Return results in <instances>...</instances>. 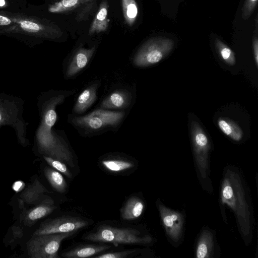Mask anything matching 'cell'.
I'll return each mask as SVG.
<instances>
[{"label":"cell","mask_w":258,"mask_h":258,"mask_svg":"<svg viewBox=\"0 0 258 258\" xmlns=\"http://www.w3.org/2000/svg\"><path fill=\"white\" fill-rule=\"evenodd\" d=\"M220 198L223 205L234 212L239 229L245 241L251 238L252 222L250 203L245 186L239 173L227 169L221 186Z\"/></svg>","instance_id":"cell-1"},{"label":"cell","mask_w":258,"mask_h":258,"mask_svg":"<svg viewBox=\"0 0 258 258\" xmlns=\"http://www.w3.org/2000/svg\"><path fill=\"white\" fill-rule=\"evenodd\" d=\"M61 97H55L45 103L43 106L40 124L36 134V142L39 152L60 160L74 167V157L69 148L58 138L52 128L57 118L55 107Z\"/></svg>","instance_id":"cell-2"},{"label":"cell","mask_w":258,"mask_h":258,"mask_svg":"<svg viewBox=\"0 0 258 258\" xmlns=\"http://www.w3.org/2000/svg\"><path fill=\"white\" fill-rule=\"evenodd\" d=\"M84 239L94 242L118 244H148L152 242V237L137 229L131 227H116L102 225L95 230L88 233Z\"/></svg>","instance_id":"cell-3"},{"label":"cell","mask_w":258,"mask_h":258,"mask_svg":"<svg viewBox=\"0 0 258 258\" xmlns=\"http://www.w3.org/2000/svg\"><path fill=\"white\" fill-rule=\"evenodd\" d=\"M11 17L13 24L1 30V33H19L49 39H55L62 34L56 25L47 20L17 15Z\"/></svg>","instance_id":"cell-4"},{"label":"cell","mask_w":258,"mask_h":258,"mask_svg":"<svg viewBox=\"0 0 258 258\" xmlns=\"http://www.w3.org/2000/svg\"><path fill=\"white\" fill-rule=\"evenodd\" d=\"M174 46V41L164 37H155L146 41L139 48L134 58L137 67H147L159 62L166 56Z\"/></svg>","instance_id":"cell-5"},{"label":"cell","mask_w":258,"mask_h":258,"mask_svg":"<svg viewBox=\"0 0 258 258\" xmlns=\"http://www.w3.org/2000/svg\"><path fill=\"white\" fill-rule=\"evenodd\" d=\"M76 231L32 235L27 243L28 255L31 258H58L61 242Z\"/></svg>","instance_id":"cell-6"},{"label":"cell","mask_w":258,"mask_h":258,"mask_svg":"<svg viewBox=\"0 0 258 258\" xmlns=\"http://www.w3.org/2000/svg\"><path fill=\"white\" fill-rule=\"evenodd\" d=\"M191 136L198 169L201 176L206 178L209 170L210 141L199 122L195 120L191 123Z\"/></svg>","instance_id":"cell-7"},{"label":"cell","mask_w":258,"mask_h":258,"mask_svg":"<svg viewBox=\"0 0 258 258\" xmlns=\"http://www.w3.org/2000/svg\"><path fill=\"white\" fill-rule=\"evenodd\" d=\"M88 224V221L80 217L63 216L46 220L40 225L32 235L77 231Z\"/></svg>","instance_id":"cell-8"},{"label":"cell","mask_w":258,"mask_h":258,"mask_svg":"<svg viewBox=\"0 0 258 258\" xmlns=\"http://www.w3.org/2000/svg\"><path fill=\"white\" fill-rule=\"evenodd\" d=\"M123 112H115L99 109L83 116L74 118L75 123L92 130H97L108 126H114L122 119Z\"/></svg>","instance_id":"cell-9"},{"label":"cell","mask_w":258,"mask_h":258,"mask_svg":"<svg viewBox=\"0 0 258 258\" xmlns=\"http://www.w3.org/2000/svg\"><path fill=\"white\" fill-rule=\"evenodd\" d=\"M158 208L167 234L174 242H178L183 233L184 219L182 215L160 203L158 204Z\"/></svg>","instance_id":"cell-10"},{"label":"cell","mask_w":258,"mask_h":258,"mask_svg":"<svg viewBox=\"0 0 258 258\" xmlns=\"http://www.w3.org/2000/svg\"><path fill=\"white\" fill-rule=\"evenodd\" d=\"M95 50L94 46L91 48H80L73 56L68 66L66 75L68 77L75 76L83 70L88 64Z\"/></svg>","instance_id":"cell-11"},{"label":"cell","mask_w":258,"mask_h":258,"mask_svg":"<svg viewBox=\"0 0 258 258\" xmlns=\"http://www.w3.org/2000/svg\"><path fill=\"white\" fill-rule=\"evenodd\" d=\"M57 207L50 198H46L36 206L27 210L23 217L26 225H32L37 220L49 215Z\"/></svg>","instance_id":"cell-12"},{"label":"cell","mask_w":258,"mask_h":258,"mask_svg":"<svg viewBox=\"0 0 258 258\" xmlns=\"http://www.w3.org/2000/svg\"><path fill=\"white\" fill-rule=\"evenodd\" d=\"M49 192L40 180L36 178L21 193L20 198L23 203L35 205L41 203L40 201L45 200L43 199L44 194Z\"/></svg>","instance_id":"cell-13"},{"label":"cell","mask_w":258,"mask_h":258,"mask_svg":"<svg viewBox=\"0 0 258 258\" xmlns=\"http://www.w3.org/2000/svg\"><path fill=\"white\" fill-rule=\"evenodd\" d=\"M110 248L106 244H86L64 251L61 256L65 258H85L95 256Z\"/></svg>","instance_id":"cell-14"},{"label":"cell","mask_w":258,"mask_h":258,"mask_svg":"<svg viewBox=\"0 0 258 258\" xmlns=\"http://www.w3.org/2000/svg\"><path fill=\"white\" fill-rule=\"evenodd\" d=\"M108 3L107 0H103L89 28V35L105 31L108 27Z\"/></svg>","instance_id":"cell-15"},{"label":"cell","mask_w":258,"mask_h":258,"mask_svg":"<svg viewBox=\"0 0 258 258\" xmlns=\"http://www.w3.org/2000/svg\"><path fill=\"white\" fill-rule=\"evenodd\" d=\"M144 203L139 197L132 196L125 202L120 210V216L124 220H133L139 218L144 209Z\"/></svg>","instance_id":"cell-16"},{"label":"cell","mask_w":258,"mask_h":258,"mask_svg":"<svg viewBox=\"0 0 258 258\" xmlns=\"http://www.w3.org/2000/svg\"><path fill=\"white\" fill-rule=\"evenodd\" d=\"M16 102L11 99H0V126L16 123L18 114Z\"/></svg>","instance_id":"cell-17"},{"label":"cell","mask_w":258,"mask_h":258,"mask_svg":"<svg viewBox=\"0 0 258 258\" xmlns=\"http://www.w3.org/2000/svg\"><path fill=\"white\" fill-rule=\"evenodd\" d=\"M104 169L113 173H120L133 168L135 166L133 162L122 158H107L101 161Z\"/></svg>","instance_id":"cell-18"},{"label":"cell","mask_w":258,"mask_h":258,"mask_svg":"<svg viewBox=\"0 0 258 258\" xmlns=\"http://www.w3.org/2000/svg\"><path fill=\"white\" fill-rule=\"evenodd\" d=\"M217 124L220 130L233 140L238 142L242 139V130L232 120L228 118L220 117L217 120Z\"/></svg>","instance_id":"cell-19"},{"label":"cell","mask_w":258,"mask_h":258,"mask_svg":"<svg viewBox=\"0 0 258 258\" xmlns=\"http://www.w3.org/2000/svg\"><path fill=\"white\" fill-rule=\"evenodd\" d=\"M214 245L213 236L209 231L202 232L198 241L196 249V257L207 258L210 256Z\"/></svg>","instance_id":"cell-20"},{"label":"cell","mask_w":258,"mask_h":258,"mask_svg":"<svg viewBox=\"0 0 258 258\" xmlns=\"http://www.w3.org/2000/svg\"><path fill=\"white\" fill-rule=\"evenodd\" d=\"M96 91L94 87L84 90L79 95L74 107V111L77 113L85 112L95 101Z\"/></svg>","instance_id":"cell-21"},{"label":"cell","mask_w":258,"mask_h":258,"mask_svg":"<svg viewBox=\"0 0 258 258\" xmlns=\"http://www.w3.org/2000/svg\"><path fill=\"white\" fill-rule=\"evenodd\" d=\"M129 100V94L122 90L113 92L102 102L101 107L103 108H121L125 107Z\"/></svg>","instance_id":"cell-22"},{"label":"cell","mask_w":258,"mask_h":258,"mask_svg":"<svg viewBox=\"0 0 258 258\" xmlns=\"http://www.w3.org/2000/svg\"><path fill=\"white\" fill-rule=\"evenodd\" d=\"M44 175L51 186L57 192L64 193L67 188V182L59 171L46 167L44 169Z\"/></svg>","instance_id":"cell-23"},{"label":"cell","mask_w":258,"mask_h":258,"mask_svg":"<svg viewBox=\"0 0 258 258\" xmlns=\"http://www.w3.org/2000/svg\"><path fill=\"white\" fill-rule=\"evenodd\" d=\"M92 0H60L49 6L48 10L51 13H64L78 9Z\"/></svg>","instance_id":"cell-24"},{"label":"cell","mask_w":258,"mask_h":258,"mask_svg":"<svg viewBox=\"0 0 258 258\" xmlns=\"http://www.w3.org/2000/svg\"><path fill=\"white\" fill-rule=\"evenodd\" d=\"M123 17L126 24L131 27L136 21L138 7L135 0H121Z\"/></svg>","instance_id":"cell-25"},{"label":"cell","mask_w":258,"mask_h":258,"mask_svg":"<svg viewBox=\"0 0 258 258\" xmlns=\"http://www.w3.org/2000/svg\"><path fill=\"white\" fill-rule=\"evenodd\" d=\"M215 46L217 53L225 63L230 66H234L236 59L234 52L220 39L216 38Z\"/></svg>","instance_id":"cell-26"},{"label":"cell","mask_w":258,"mask_h":258,"mask_svg":"<svg viewBox=\"0 0 258 258\" xmlns=\"http://www.w3.org/2000/svg\"><path fill=\"white\" fill-rule=\"evenodd\" d=\"M97 8L96 0H92L80 6L77 10L76 20L78 22L87 20L91 16Z\"/></svg>","instance_id":"cell-27"},{"label":"cell","mask_w":258,"mask_h":258,"mask_svg":"<svg viewBox=\"0 0 258 258\" xmlns=\"http://www.w3.org/2000/svg\"><path fill=\"white\" fill-rule=\"evenodd\" d=\"M43 157L45 161L52 168L63 174L69 178H71L72 177V173L67 166V164L64 163L48 156H43Z\"/></svg>","instance_id":"cell-28"},{"label":"cell","mask_w":258,"mask_h":258,"mask_svg":"<svg viewBox=\"0 0 258 258\" xmlns=\"http://www.w3.org/2000/svg\"><path fill=\"white\" fill-rule=\"evenodd\" d=\"M136 252V249H127L122 251L104 253L93 257L95 258H126L131 257Z\"/></svg>","instance_id":"cell-29"},{"label":"cell","mask_w":258,"mask_h":258,"mask_svg":"<svg viewBox=\"0 0 258 258\" xmlns=\"http://www.w3.org/2000/svg\"><path fill=\"white\" fill-rule=\"evenodd\" d=\"M257 3V0H245L242 9V18L248 19L254 12Z\"/></svg>","instance_id":"cell-30"},{"label":"cell","mask_w":258,"mask_h":258,"mask_svg":"<svg viewBox=\"0 0 258 258\" xmlns=\"http://www.w3.org/2000/svg\"><path fill=\"white\" fill-rule=\"evenodd\" d=\"M252 48L254 59L256 68L258 67V39L257 36H254L252 40Z\"/></svg>","instance_id":"cell-31"},{"label":"cell","mask_w":258,"mask_h":258,"mask_svg":"<svg viewBox=\"0 0 258 258\" xmlns=\"http://www.w3.org/2000/svg\"><path fill=\"white\" fill-rule=\"evenodd\" d=\"M13 24L11 17L0 15V26H8Z\"/></svg>","instance_id":"cell-32"},{"label":"cell","mask_w":258,"mask_h":258,"mask_svg":"<svg viewBox=\"0 0 258 258\" xmlns=\"http://www.w3.org/2000/svg\"><path fill=\"white\" fill-rule=\"evenodd\" d=\"M8 6L6 0H0V9L5 8Z\"/></svg>","instance_id":"cell-33"}]
</instances>
